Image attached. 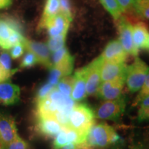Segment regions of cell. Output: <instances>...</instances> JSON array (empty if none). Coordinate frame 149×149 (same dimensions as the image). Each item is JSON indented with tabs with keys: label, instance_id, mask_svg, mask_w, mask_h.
<instances>
[{
	"label": "cell",
	"instance_id": "obj_1",
	"mask_svg": "<svg viewBox=\"0 0 149 149\" xmlns=\"http://www.w3.org/2000/svg\"><path fill=\"white\" fill-rule=\"evenodd\" d=\"M121 141L112 126L105 123L94 124L91 128L84 142L93 148H105L112 144H117Z\"/></svg>",
	"mask_w": 149,
	"mask_h": 149
},
{
	"label": "cell",
	"instance_id": "obj_2",
	"mask_svg": "<svg viewBox=\"0 0 149 149\" xmlns=\"http://www.w3.org/2000/svg\"><path fill=\"white\" fill-rule=\"evenodd\" d=\"M94 111L86 104H76L69 115L68 128L87 136L95 124Z\"/></svg>",
	"mask_w": 149,
	"mask_h": 149
},
{
	"label": "cell",
	"instance_id": "obj_3",
	"mask_svg": "<svg viewBox=\"0 0 149 149\" xmlns=\"http://www.w3.org/2000/svg\"><path fill=\"white\" fill-rule=\"evenodd\" d=\"M149 71V67L144 61L136 57L133 64L126 66L125 83L130 92L140 90Z\"/></svg>",
	"mask_w": 149,
	"mask_h": 149
},
{
	"label": "cell",
	"instance_id": "obj_4",
	"mask_svg": "<svg viewBox=\"0 0 149 149\" xmlns=\"http://www.w3.org/2000/svg\"><path fill=\"white\" fill-rule=\"evenodd\" d=\"M126 97L122 95L115 100L104 101L94 111L95 118L100 120H117L125 111Z\"/></svg>",
	"mask_w": 149,
	"mask_h": 149
},
{
	"label": "cell",
	"instance_id": "obj_5",
	"mask_svg": "<svg viewBox=\"0 0 149 149\" xmlns=\"http://www.w3.org/2000/svg\"><path fill=\"white\" fill-rule=\"evenodd\" d=\"M126 76L118 77L111 81H103L100 84L96 95L104 101L115 100L121 97L125 84Z\"/></svg>",
	"mask_w": 149,
	"mask_h": 149
},
{
	"label": "cell",
	"instance_id": "obj_6",
	"mask_svg": "<svg viewBox=\"0 0 149 149\" xmlns=\"http://www.w3.org/2000/svg\"><path fill=\"white\" fill-rule=\"evenodd\" d=\"M104 60L101 56L86 66V95H95L101 83V68Z\"/></svg>",
	"mask_w": 149,
	"mask_h": 149
},
{
	"label": "cell",
	"instance_id": "obj_7",
	"mask_svg": "<svg viewBox=\"0 0 149 149\" xmlns=\"http://www.w3.org/2000/svg\"><path fill=\"white\" fill-rule=\"evenodd\" d=\"M18 136L15 119L8 113L0 112V145L6 146Z\"/></svg>",
	"mask_w": 149,
	"mask_h": 149
},
{
	"label": "cell",
	"instance_id": "obj_8",
	"mask_svg": "<svg viewBox=\"0 0 149 149\" xmlns=\"http://www.w3.org/2000/svg\"><path fill=\"white\" fill-rule=\"evenodd\" d=\"M118 21V30L120 33L118 40L128 55L137 57L139 51L134 45L132 33L133 26L124 18L120 17Z\"/></svg>",
	"mask_w": 149,
	"mask_h": 149
},
{
	"label": "cell",
	"instance_id": "obj_9",
	"mask_svg": "<svg viewBox=\"0 0 149 149\" xmlns=\"http://www.w3.org/2000/svg\"><path fill=\"white\" fill-rule=\"evenodd\" d=\"M24 45L27 51L31 52L34 54L37 57L39 64H41L48 68H51L53 66L51 53L46 44L25 39Z\"/></svg>",
	"mask_w": 149,
	"mask_h": 149
},
{
	"label": "cell",
	"instance_id": "obj_10",
	"mask_svg": "<svg viewBox=\"0 0 149 149\" xmlns=\"http://www.w3.org/2000/svg\"><path fill=\"white\" fill-rule=\"evenodd\" d=\"M20 100V88L10 81H0V104L6 106L14 105Z\"/></svg>",
	"mask_w": 149,
	"mask_h": 149
},
{
	"label": "cell",
	"instance_id": "obj_11",
	"mask_svg": "<svg viewBox=\"0 0 149 149\" xmlns=\"http://www.w3.org/2000/svg\"><path fill=\"white\" fill-rule=\"evenodd\" d=\"M72 19L68 17L65 15L59 13L55 16L48 20L44 29H47L50 37L66 33Z\"/></svg>",
	"mask_w": 149,
	"mask_h": 149
},
{
	"label": "cell",
	"instance_id": "obj_12",
	"mask_svg": "<svg viewBox=\"0 0 149 149\" xmlns=\"http://www.w3.org/2000/svg\"><path fill=\"white\" fill-rule=\"evenodd\" d=\"M63 128L53 117H37L36 129L44 137L48 138L55 137Z\"/></svg>",
	"mask_w": 149,
	"mask_h": 149
},
{
	"label": "cell",
	"instance_id": "obj_13",
	"mask_svg": "<svg viewBox=\"0 0 149 149\" xmlns=\"http://www.w3.org/2000/svg\"><path fill=\"white\" fill-rule=\"evenodd\" d=\"M74 84L70 97L74 102L81 101L86 95V66L76 70L74 75Z\"/></svg>",
	"mask_w": 149,
	"mask_h": 149
},
{
	"label": "cell",
	"instance_id": "obj_14",
	"mask_svg": "<svg viewBox=\"0 0 149 149\" xmlns=\"http://www.w3.org/2000/svg\"><path fill=\"white\" fill-rule=\"evenodd\" d=\"M126 66L124 62L104 61L101 68V81H107L126 76Z\"/></svg>",
	"mask_w": 149,
	"mask_h": 149
},
{
	"label": "cell",
	"instance_id": "obj_15",
	"mask_svg": "<svg viewBox=\"0 0 149 149\" xmlns=\"http://www.w3.org/2000/svg\"><path fill=\"white\" fill-rule=\"evenodd\" d=\"M100 56L104 61L125 62L128 54L124 51L120 41L115 40L108 44Z\"/></svg>",
	"mask_w": 149,
	"mask_h": 149
},
{
	"label": "cell",
	"instance_id": "obj_16",
	"mask_svg": "<svg viewBox=\"0 0 149 149\" xmlns=\"http://www.w3.org/2000/svg\"><path fill=\"white\" fill-rule=\"evenodd\" d=\"M22 26L19 22L11 17L0 18V46L3 48L9 37L14 31L22 32Z\"/></svg>",
	"mask_w": 149,
	"mask_h": 149
},
{
	"label": "cell",
	"instance_id": "obj_17",
	"mask_svg": "<svg viewBox=\"0 0 149 149\" xmlns=\"http://www.w3.org/2000/svg\"><path fill=\"white\" fill-rule=\"evenodd\" d=\"M133 40L134 45L139 51V49H146L148 44L149 33L146 26L142 22L135 24L133 26Z\"/></svg>",
	"mask_w": 149,
	"mask_h": 149
},
{
	"label": "cell",
	"instance_id": "obj_18",
	"mask_svg": "<svg viewBox=\"0 0 149 149\" xmlns=\"http://www.w3.org/2000/svg\"><path fill=\"white\" fill-rule=\"evenodd\" d=\"M57 111H59L58 107L48 97L36 102L37 117H53Z\"/></svg>",
	"mask_w": 149,
	"mask_h": 149
},
{
	"label": "cell",
	"instance_id": "obj_19",
	"mask_svg": "<svg viewBox=\"0 0 149 149\" xmlns=\"http://www.w3.org/2000/svg\"><path fill=\"white\" fill-rule=\"evenodd\" d=\"M59 13V0H47L44 13L38 25L39 30L44 29L46 23L50 19Z\"/></svg>",
	"mask_w": 149,
	"mask_h": 149
},
{
	"label": "cell",
	"instance_id": "obj_20",
	"mask_svg": "<svg viewBox=\"0 0 149 149\" xmlns=\"http://www.w3.org/2000/svg\"><path fill=\"white\" fill-rule=\"evenodd\" d=\"M0 69L2 73L3 81L8 80L18 70L17 68H11L10 55L7 51H3L0 54Z\"/></svg>",
	"mask_w": 149,
	"mask_h": 149
},
{
	"label": "cell",
	"instance_id": "obj_21",
	"mask_svg": "<svg viewBox=\"0 0 149 149\" xmlns=\"http://www.w3.org/2000/svg\"><path fill=\"white\" fill-rule=\"evenodd\" d=\"M74 84L73 76L68 75L60 79L58 84L56 85L55 88L60 92L61 94L66 97H70L72 86Z\"/></svg>",
	"mask_w": 149,
	"mask_h": 149
},
{
	"label": "cell",
	"instance_id": "obj_22",
	"mask_svg": "<svg viewBox=\"0 0 149 149\" xmlns=\"http://www.w3.org/2000/svg\"><path fill=\"white\" fill-rule=\"evenodd\" d=\"M66 33H63V34L59 35L57 36L50 37L49 40H48L47 45L48 49L51 53H55V52L59 51L61 48L65 47V41H66Z\"/></svg>",
	"mask_w": 149,
	"mask_h": 149
},
{
	"label": "cell",
	"instance_id": "obj_23",
	"mask_svg": "<svg viewBox=\"0 0 149 149\" xmlns=\"http://www.w3.org/2000/svg\"><path fill=\"white\" fill-rule=\"evenodd\" d=\"M100 1L115 20H118L121 17L122 11L117 0H100Z\"/></svg>",
	"mask_w": 149,
	"mask_h": 149
},
{
	"label": "cell",
	"instance_id": "obj_24",
	"mask_svg": "<svg viewBox=\"0 0 149 149\" xmlns=\"http://www.w3.org/2000/svg\"><path fill=\"white\" fill-rule=\"evenodd\" d=\"M139 108L137 119L139 122L149 121V96L143 98L138 103Z\"/></svg>",
	"mask_w": 149,
	"mask_h": 149
},
{
	"label": "cell",
	"instance_id": "obj_25",
	"mask_svg": "<svg viewBox=\"0 0 149 149\" xmlns=\"http://www.w3.org/2000/svg\"><path fill=\"white\" fill-rule=\"evenodd\" d=\"M133 8L139 15L149 19V0H135Z\"/></svg>",
	"mask_w": 149,
	"mask_h": 149
},
{
	"label": "cell",
	"instance_id": "obj_26",
	"mask_svg": "<svg viewBox=\"0 0 149 149\" xmlns=\"http://www.w3.org/2000/svg\"><path fill=\"white\" fill-rule=\"evenodd\" d=\"M25 39V37L22 35V32H20V31H14V32L10 35V36L9 37L8 40H7L6 43L5 44L3 49H10L13 46L19 44V43H24Z\"/></svg>",
	"mask_w": 149,
	"mask_h": 149
},
{
	"label": "cell",
	"instance_id": "obj_27",
	"mask_svg": "<svg viewBox=\"0 0 149 149\" xmlns=\"http://www.w3.org/2000/svg\"><path fill=\"white\" fill-rule=\"evenodd\" d=\"M50 74L49 77H48V83H50L54 86H56V85L58 84V82L60 81L61 79L63 77H66L65 74L62 70H61L59 68H56V67L52 66L50 68Z\"/></svg>",
	"mask_w": 149,
	"mask_h": 149
},
{
	"label": "cell",
	"instance_id": "obj_28",
	"mask_svg": "<svg viewBox=\"0 0 149 149\" xmlns=\"http://www.w3.org/2000/svg\"><path fill=\"white\" fill-rule=\"evenodd\" d=\"M70 55L69 51L66 49V47H64L61 49H59V51L55 52L53 53L52 55V64L53 66L59 64V63L62 62L63 61L65 60L67 57H68Z\"/></svg>",
	"mask_w": 149,
	"mask_h": 149
},
{
	"label": "cell",
	"instance_id": "obj_29",
	"mask_svg": "<svg viewBox=\"0 0 149 149\" xmlns=\"http://www.w3.org/2000/svg\"><path fill=\"white\" fill-rule=\"evenodd\" d=\"M55 86H54L50 83H46L44 85H42V86L39 88V90L37 91L36 96H35V103L37 102L40 101V100H43V99L47 97L49 93L51 92L55 88Z\"/></svg>",
	"mask_w": 149,
	"mask_h": 149
},
{
	"label": "cell",
	"instance_id": "obj_30",
	"mask_svg": "<svg viewBox=\"0 0 149 149\" xmlns=\"http://www.w3.org/2000/svg\"><path fill=\"white\" fill-rule=\"evenodd\" d=\"M37 64H38V61H37V59L35 57V55L31 52L28 51L25 54V55L24 56L23 59L21 61V64L19 65V67L21 68H30V67L35 66Z\"/></svg>",
	"mask_w": 149,
	"mask_h": 149
},
{
	"label": "cell",
	"instance_id": "obj_31",
	"mask_svg": "<svg viewBox=\"0 0 149 149\" xmlns=\"http://www.w3.org/2000/svg\"><path fill=\"white\" fill-rule=\"evenodd\" d=\"M68 145L66 135V128H63L59 133L56 135L53 141V149H61L63 147Z\"/></svg>",
	"mask_w": 149,
	"mask_h": 149
},
{
	"label": "cell",
	"instance_id": "obj_32",
	"mask_svg": "<svg viewBox=\"0 0 149 149\" xmlns=\"http://www.w3.org/2000/svg\"><path fill=\"white\" fill-rule=\"evenodd\" d=\"M2 149H30V146L27 141L18 136L10 144L2 147Z\"/></svg>",
	"mask_w": 149,
	"mask_h": 149
},
{
	"label": "cell",
	"instance_id": "obj_33",
	"mask_svg": "<svg viewBox=\"0 0 149 149\" xmlns=\"http://www.w3.org/2000/svg\"><path fill=\"white\" fill-rule=\"evenodd\" d=\"M147 96H149V71L147 74L146 79L144 80V82L140 90L138 95L137 96L135 100V104H138L140 100L143 98L146 97Z\"/></svg>",
	"mask_w": 149,
	"mask_h": 149
},
{
	"label": "cell",
	"instance_id": "obj_34",
	"mask_svg": "<svg viewBox=\"0 0 149 149\" xmlns=\"http://www.w3.org/2000/svg\"><path fill=\"white\" fill-rule=\"evenodd\" d=\"M25 49L26 48L24 45V43H19V44H16V45L13 46L10 48V57L13 59L19 58V57H20L23 55Z\"/></svg>",
	"mask_w": 149,
	"mask_h": 149
},
{
	"label": "cell",
	"instance_id": "obj_35",
	"mask_svg": "<svg viewBox=\"0 0 149 149\" xmlns=\"http://www.w3.org/2000/svg\"><path fill=\"white\" fill-rule=\"evenodd\" d=\"M59 13L72 19L69 0H59Z\"/></svg>",
	"mask_w": 149,
	"mask_h": 149
},
{
	"label": "cell",
	"instance_id": "obj_36",
	"mask_svg": "<svg viewBox=\"0 0 149 149\" xmlns=\"http://www.w3.org/2000/svg\"><path fill=\"white\" fill-rule=\"evenodd\" d=\"M122 12L133 8L135 0H117Z\"/></svg>",
	"mask_w": 149,
	"mask_h": 149
},
{
	"label": "cell",
	"instance_id": "obj_37",
	"mask_svg": "<svg viewBox=\"0 0 149 149\" xmlns=\"http://www.w3.org/2000/svg\"><path fill=\"white\" fill-rule=\"evenodd\" d=\"M13 0H0V9L8 7L12 3Z\"/></svg>",
	"mask_w": 149,
	"mask_h": 149
},
{
	"label": "cell",
	"instance_id": "obj_38",
	"mask_svg": "<svg viewBox=\"0 0 149 149\" xmlns=\"http://www.w3.org/2000/svg\"><path fill=\"white\" fill-rule=\"evenodd\" d=\"M3 81V75H2V73H1V69H0V81Z\"/></svg>",
	"mask_w": 149,
	"mask_h": 149
},
{
	"label": "cell",
	"instance_id": "obj_39",
	"mask_svg": "<svg viewBox=\"0 0 149 149\" xmlns=\"http://www.w3.org/2000/svg\"><path fill=\"white\" fill-rule=\"evenodd\" d=\"M146 49H147V50H149V37H148V44H147V46H146Z\"/></svg>",
	"mask_w": 149,
	"mask_h": 149
},
{
	"label": "cell",
	"instance_id": "obj_40",
	"mask_svg": "<svg viewBox=\"0 0 149 149\" xmlns=\"http://www.w3.org/2000/svg\"><path fill=\"white\" fill-rule=\"evenodd\" d=\"M133 149H141V148L140 146H135V147H134Z\"/></svg>",
	"mask_w": 149,
	"mask_h": 149
},
{
	"label": "cell",
	"instance_id": "obj_41",
	"mask_svg": "<svg viewBox=\"0 0 149 149\" xmlns=\"http://www.w3.org/2000/svg\"><path fill=\"white\" fill-rule=\"evenodd\" d=\"M0 149H2V146H1V145H0Z\"/></svg>",
	"mask_w": 149,
	"mask_h": 149
}]
</instances>
